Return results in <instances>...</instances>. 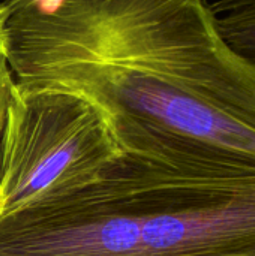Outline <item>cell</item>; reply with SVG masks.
Listing matches in <instances>:
<instances>
[{
    "label": "cell",
    "mask_w": 255,
    "mask_h": 256,
    "mask_svg": "<svg viewBox=\"0 0 255 256\" xmlns=\"http://www.w3.org/2000/svg\"><path fill=\"white\" fill-rule=\"evenodd\" d=\"M15 88V81L11 74V69L3 57L0 60V176H2V159H3V135H5V123L6 114L9 108V102Z\"/></svg>",
    "instance_id": "3957f363"
},
{
    "label": "cell",
    "mask_w": 255,
    "mask_h": 256,
    "mask_svg": "<svg viewBox=\"0 0 255 256\" xmlns=\"http://www.w3.org/2000/svg\"><path fill=\"white\" fill-rule=\"evenodd\" d=\"M0 3H5V0H0Z\"/></svg>",
    "instance_id": "8992f818"
},
{
    "label": "cell",
    "mask_w": 255,
    "mask_h": 256,
    "mask_svg": "<svg viewBox=\"0 0 255 256\" xmlns=\"http://www.w3.org/2000/svg\"><path fill=\"white\" fill-rule=\"evenodd\" d=\"M120 156L90 102L65 90L15 84L3 135L0 219L86 188Z\"/></svg>",
    "instance_id": "6da1fadb"
},
{
    "label": "cell",
    "mask_w": 255,
    "mask_h": 256,
    "mask_svg": "<svg viewBox=\"0 0 255 256\" xmlns=\"http://www.w3.org/2000/svg\"><path fill=\"white\" fill-rule=\"evenodd\" d=\"M210 8L216 16H221L225 14L255 9V0H215L210 3Z\"/></svg>",
    "instance_id": "277c9868"
},
{
    "label": "cell",
    "mask_w": 255,
    "mask_h": 256,
    "mask_svg": "<svg viewBox=\"0 0 255 256\" xmlns=\"http://www.w3.org/2000/svg\"><path fill=\"white\" fill-rule=\"evenodd\" d=\"M5 21H6V8L0 3V60L5 57Z\"/></svg>",
    "instance_id": "5b68a950"
},
{
    "label": "cell",
    "mask_w": 255,
    "mask_h": 256,
    "mask_svg": "<svg viewBox=\"0 0 255 256\" xmlns=\"http://www.w3.org/2000/svg\"><path fill=\"white\" fill-rule=\"evenodd\" d=\"M218 27L228 44L255 64V9L221 15Z\"/></svg>",
    "instance_id": "7a4b0ae2"
}]
</instances>
